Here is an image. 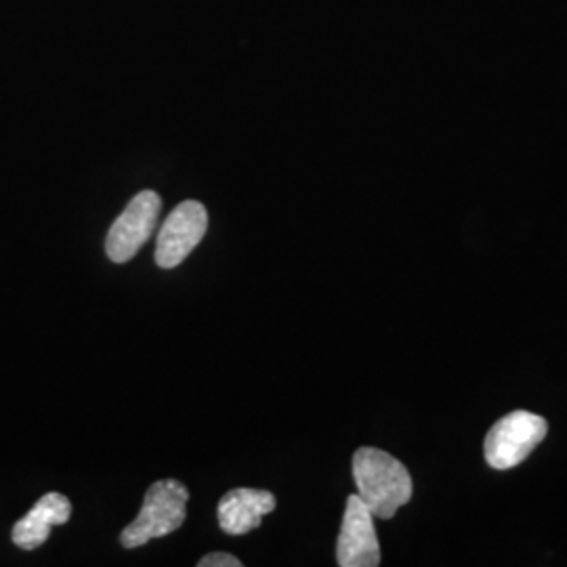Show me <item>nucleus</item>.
<instances>
[{
    "label": "nucleus",
    "mask_w": 567,
    "mask_h": 567,
    "mask_svg": "<svg viewBox=\"0 0 567 567\" xmlns=\"http://www.w3.org/2000/svg\"><path fill=\"white\" fill-rule=\"evenodd\" d=\"M358 496L379 519H391L412 498V477L398 458L379 447H360L353 456Z\"/></svg>",
    "instance_id": "obj_1"
},
{
    "label": "nucleus",
    "mask_w": 567,
    "mask_h": 567,
    "mask_svg": "<svg viewBox=\"0 0 567 567\" xmlns=\"http://www.w3.org/2000/svg\"><path fill=\"white\" fill-rule=\"evenodd\" d=\"M189 492L177 480H161L147 487L143 507L133 524L121 534L122 547L137 548L152 538H163L177 532L187 515Z\"/></svg>",
    "instance_id": "obj_2"
},
{
    "label": "nucleus",
    "mask_w": 567,
    "mask_h": 567,
    "mask_svg": "<svg viewBox=\"0 0 567 567\" xmlns=\"http://www.w3.org/2000/svg\"><path fill=\"white\" fill-rule=\"evenodd\" d=\"M547 431V421L543 416L526 410L511 412L487 433L484 446L487 465L496 471L522 465L534 447L545 440Z\"/></svg>",
    "instance_id": "obj_3"
},
{
    "label": "nucleus",
    "mask_w": 567,
    "mask_h": 567,
    "mask_svg": "<svg viewBox=\"0 0 567 567\" xmlns=\"http://www.w3.org/2000/svg\"><path fill=\"white\" fill-rule=\"evenodd\" d=\"M161 210H163V200L152 189L140 192L131 203L126 204V208L110 227L105 238V252L110 261L114 264L131 261L140 252L143 244L152 238Z\"/></svg>",
    "instance_id": "obj_4"
},
{
    "label": "nucleus",
    "mask_w": 567,
    "mask_h": 567,
    "mask_svg": "<svg viewBox=\"0 0 567 567\" xmlns=\"http://www.w3.org/2000/svg\"><path fill=\"white\" fill-rule=\"evenodd\" d=\"M208 229V213L204 204L185 200L164 221L156 240V264L163 269H175L189 252L203 243Z\"/></svg>",
    "instance_id": "obj_5"
},
{
    "label": "nucleus",
    "mask_w": 567,
    "mask_h": 567,
    "mask_svg": "<svg viewBox=\"0 0 567 567\" xmlns=\"http://www.w3.org/2000/svg\"><path fill=\"white\" fill-rule=\"evenodd\" d=\"M337 564L341 567H377L381 564L374 515L358 494L347 498L343 526L337 543Z\"/></svg>",
    "instance_id": "obj_6"
},
{
    "label": "nucleus",
    "mask_w": 567,
    "mask_h": 567,
    "mask_svg": "<svg viewBox=\"0 0 567 567\" xmlns=\"http://www.w3.org/2000/svg\"><path fill=\"white\" fill-rule=\"evenodd\" d=\"M276 508V496L267 489L238 487L227 492L219 508V526L229 536H244L250 529L261 526L265 515Z\"/></svg>",
    "instance_id": "obj_7"
},
{
    "label": "nucleus",
    "mask_w": 567,
    "mask_h": 567,
    "mask_svg": "<svg viewBox=\"0 0 567 567\" xmlns=\"http://www.w3.org/2000/svg\"><path fill=\"white\" fill-rule=\"evenodd\" d=\"M70 515H72L70 501L60 492H51L42 496L37 507L13 527V543L25 550L41 547L42 543L49 538L51 527L65 524Z\"/></svg>",
    "instance_id": "obj_8"
},
{
    "label": "nucleus",
    "mask_w": 567,
    "mask_h": 567,
    "mask_svg": "<svg viewBox=\"0 0 567 567\" xmlns=\"http://www.w3.org/2000/svg\"><path fill=\"white\" fill-rule=\"evenodd\" d=\"M198 567H243V561L227 553H210L198 561Z\"/></svg>",
    "instance_id": "obj_9"
}]
</instances>
